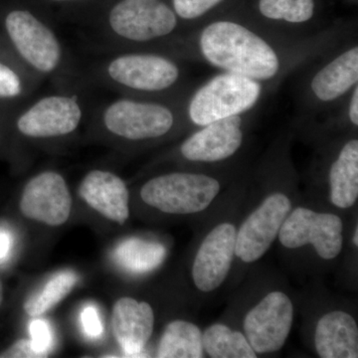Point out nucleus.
<instances>
[{"label": "nucleus", "mask_w": 358, "mask_h": 358, "mask_svg": "<svg viewBox=\"0 0 358 358\" xmlns=\"http://www.w3.org/2000/svg\"><path fill=\"white\" fill-rule=\"evenodd\" d=\"M84 333L91 338H96L103 333V324L98 310L93 306H88L81 313Z\"/></svg>", "instance_id": "30"}, {"label": "nucleus", "mask_w": 358, "mask_h": 358, "mask_svg": "<svg viewBox=\"0 0 358 358\" xmlns=\"http://www.w3.org/2000/svg\"><path fill=\"white\" fill-rule=\"evenodd\" d=\"M166 250L159 244L129 239L119 245L115 259L122 268L134 273H143L157 268L162 262Z\"/></svg>", "instance_id": "25"}, {"label": "nucleus", "mask_w": 358, "mask_h": 358, "mask_svg": "<svg viewBox=\"0 0 358 358\" xmlns=\"http://www.w3.org/2000/svg\"><path fill=\"white\" fill-rule=\"evenodd\" d=\"M30 336L35 352H38L40 357H46L52 345V331L48 322L42 320H33L30 324Z\"/></svg>", "instance_id": "29"}, {"label": "nucleus", "mask_w": 358, "mask_h": 358, "mask_svg": "<svg viewBox=\"0 0 358 358\" xmlns=\"http://www.w3.org/2000/svg\"><path fill=\"white\" fill-rule=\"evenodd\" d=\"M185 98L150 100L120 96L96 107L91 115L96 128L106 136L124 143H147L187 131Z\"/></svg>", "instance_id": "6"}, {"label": "nucleus", "mask_w": 358, "mask_h": 358, "mask_svg": "<svg viewBox=\"0 0 358 358\" xmlns=\"http://www.w3.org/2000/svg\"><path fill=\"white\" fill-rule=\"evenodd\" d=\"M303 128L317 129L320 133H350L358 128V85L336 109L313 119L296 120Z\"/></svg>", "instance_id": "24"}, {"label": "nucleus", "mask_w": 358, "mask_h": 358, "mask_svg": "<svg viewBox=\"0 0 358 358\" xmlns=\"http://www.w3.org/2000/svg\"><path fill=\"white\" fill-rule=\"evenodd\" d=\"M261 107L193 129L178 148V155L189 164H220L243 148L250 127Z\"/></svg>", "instance_id": "10"}, {"label": "nucleus", "mask_w": 358, "mask_h": 358, "mask_svg": "<svg viewBox=\"0 0 358 358\" xmlns=\"http://www.w3.org/2000/svg\"><path fill=\"white\" fill-rule=\"evenodd\" d=\"M83 86L57 88L28 101L14 114V131L30 140H53L76 133L90 115Z\"/></svg>", "instance_id": "8"}, {"label": "nucleus", "mask_w": 358, "mask_h": 358, "mask_svg": "<svg viewBox=\"0 0 358 358\" xmlns=\"http://www.w3.org/2000/svg\"><path fill=\"white\" fill-rule=\"evenodd\" d=\"M20 109V108H18ZM18 109H13V108L2 107L0 106V143H1L3 134L6 133V128H11L13 126V121L14 114Z\"/></svg>", "instance_id": "32"}, {"label": "nucleus", "mask_w": 358, "mask_h": 358, "mask_svg": "<svg viewBox=\"0 0 358 358\" xmlns=\"http://www.w3.org/2000/svg\"><path fill=\"white\" fill-rule=\"evenodd\" d=\"M54 18L73 22L78 16L103 2V0H35Z\"/></svg>", "instance_id": "28"}, {"label": "nucleus", "mask_w": 358, "mask_h": 358, "mask_svg": "<svg viewBox=\"0 0 358 358\" xmlns=\"http://www.w3.org/2000/svg\"><path fill=\"white\" fill-rule=\"evenodd\" d=\"M291 210V200L286 194L275 192L268 195L238 231L235 255L245 263L262 258L279 235Z\"/></svg>", "instance_id": "13"}, {"label": "nucleus", "mask_w": 358, "mask_h": 358, "mask_svg": "<svg viewBox=\"0 0 358 358\" xmlns=\"http://www.w3.org/2000/svg\"><path fill=\"white\" fill-rule=\"evenodd\" d=\"M315 16V0H257L255 18L247 20L277 34L301 37L317 32Z\"/></svg>", "instance_id": "16"}, {"label": "nucleus", "mask_w": 358, "mask_h": 358, "mask_svg": "<svg viewBox=\"0 0 358 358\" xmlns=\"http://www.w3.org/2000/svg\"><path fill=\"white\" fill-rule=\"evenodd\" d=\"M25 217L60 226L70 217L72 196L65 178L57 171H42L28 180L20 199Z\"/></svg>", "instance_id": "14"}, {"label": "nucleus", "mask_w": 358, "mask_h": 358, "mask_svg": "<svg viewBox=\"0 0 358 358\" xmlns=\"http://www.w3.org/2000/svg\"><path fill=\"white\" fill-rule=\"evenodd\" d=\"M1 38H2L1 33H0V43H1Z\"/></svg>", "instance_id": "36"}, {"label": "nucleus", "mask_w": 358, "mask_h": 358, "mask_svg": "<svg viewBox=\"0 0 358 358\" xmlns=\"http://www.w3.org/2000/svg\"><path fill=\"white\" fill-rule=\"evenodd\" d=\"M237 231L230 223H221L205 237L192 267V278L199 291L218 289L227 278L235 256Z\"/></svg>", "instance_id": "15"}, {"label": "nucleus", "mask_w": 358, "mask_h": 358, "mask_svg": "<svg viewBox=\"0 0 358 358\" xmlns=\"http://www.w3.org/2000/svg\"><path fill=\"white\" fill-rule=\"evenodd\" d=\"M352 31L346 25L336 24L308 36H286L264 29L243 16H220L181 33L155 51L250 78L275 92L286 78Z\"/></svg>", "instance_id": "1"}, {"label": "nucleus", "mask_w": 358, "mask_h": 358, "mask_svg": "<svg viewBox=\"0 0 358 358\" xmlns=\"http://www.w3.org/2000/svg\"><path fill=\"white\" fill-rule=\"evenodd\" d=\"M54 20L35 0H11L0 10V33L29 69L50 79L57 88L85 85Z\"/></svg>", "instance_id": "4"}, {"label": "nucleus", "mask_w": 358, "mask_h": 358, "mask_svg": "<svg viewBox=\"0 0 358 358\" xmlns=\"http://www.w3.org/2000/svg\"><path fill=\"white\" fill-rule=\"evenodd\" d=\"M79 195L89 206L110 220L122 225L129 218L128 186L112 171H90L82 179Z\"/></svg>", "instance_id": "17"}, {"label": "nucleus", "mask_w": 358, "mask_h": 358, "mask_svg": "<svg viewBox=\"0 0 358 358\" xmlns=\"http://www.w3.org/2000/svg\"><path fill=\"white\" fill-rule=\"evenodd\" d=\"M355 134H345L327 169L331 202L341 209L350 208L358 199V140Z\"/></svg>", "instance_id": "19"}, {"label": "nucleus", "mask_w": 358, "mask_h": 358, "mask_svg": "<svg viewBox=\"0 0 358 358\" xmlns=\"http://www.w3.org/2000/svg\"><path fill=\"white\" fill-rule=\"evenodd\" d=\"M185 32L214 20L213 13L227 0H169Z\"/></svg>", "instance_id": "27"}, {"label": "nucleus", "mask_w": 358, "mask_h": 358, "mask_svg": "<svg viewBox=\"0 0 358 358\" xmlns=\"http://www.w3.org/2000/svg\"><path fill=\"white\" fill-rule=\"evenodd\" d=\"M44 80L14 54L2 36L0 43V106L13 109L22 107L31 100L33 94Z\"/></svg>", "instance_id": "20"}, {"label": "nucleus", "mask_w": 358, "mask_h": 358, "mask_svg": "<svg viewBox=\"0 0 358 358\" xmlns=\"http://www.w3.org/2000/svg\"><path fill=\"white\" fill-rule=\"evenodd\" d=\"M274 93L255 80L221 72L196 84L185 101L186 128L195 129L226 117L244 114L261 107Z\"/></svg>", "instance_id": "7"}, {"label": "nucleus", "mask_w": 358, "mask_h": 358, "mask_svg": "<svg viewBox=\"0 0 358 358\" xmlns=\"http://www.w3.org/2000/svg\"><path fill=\"white\" fill-rule=\"evenodd\" d=\"M2 301H3V286H2L1 279H0V306H1Z\"/></svg>", "instance_id": "35"}, {"label": "nucleus", "mask_w": 358, "mask_h": 358, "mask_svg": "<svg viewBox=\"0 0 358 358\" xmlns=\"http://www.w3.org/2000/svg\"><path fill=\"white\" fill-rule=\"evenodd\" d=\"M294 307L282 292L267 294L244 320L247 341L257 355L279 352L291 333Z\"/></svg>", "instance_id": "12"}, {"label": "nucleus", "mask_w": 358, "mask_h": 358, "mask_svg": "<svg viewBox=\"0 0 358 358\" xmlns=\"http://www.w3.org/2000/svg\"><path fill=\"white\" fill-rule=\"evenodd\" d=\"M112 326L122 352L128 357H138L154 331V310L145 301L120 299L113 308Z\"/></svg>", "instance_id": "18"}, {"label": "nucleus", "mask_w": 358, "mask_h": 358, "mask_svg": "<svg viewBox=\"0 0 358 358\" xmlns=\"http://www.w3.org/2000/svg\"><path fill=\"white\" fill-rule=\"evenodd\" d=\"M315 345L322 358H357V322L341 310L327 313L315 327Z\"/></svg>", "instance_id": "21"}, {"label": "nucleus", "mask_w": 358, "mask_h": 358, "mask_svg": "<svg viewBox=\"0 0 358 358\" xmlns=\"http://www.w3.org/2000/svg\"><path fill=\"white\" fill-rule=\"evenodd\" d=\"M38 358L40 355L33 348L31 339L22 338L0 353V358Z\"/></svg>", "instance_id": "31"}, {"label": "nucleus", "mask_w": 358, "mask_h": 358, "mask_svg": "<svg viewBox=\"0 0 358 358\" xmlns=\"http://www.w3.org/2000/svg\"><path fill=\"white\" fill-rule=\"evenodd\" d=\"M220 190V180L210 174L173 171L148 179L141 188V197L164 213L193 214L208 208Z\"/></svg>", "instance_id": "9"}, {"label": "nucleus", "mask_w": 358, "mask_h": 358, "mask_svg": "<svg viewBox=\"0 0 358 358\" xmlns=\"http://www.w3.org/2000/svg\"><path fill=\"white\" fill-rule=\"evenodd\" d=\"M296 120L313 119L338 108L358 85V42L352 31L300 70Z\"/></svg>", "instance_id": "5"}, {"label": "nucleus", "mask_w": 358, "mask_h": 358, "mask_svg": "<svg viewBox=\"0 0 358 358\" xmlns=\"http://www.w3.org/2000/svg\"><path fill=\"white\" fill-rule=\"evenodd\" d=\"M73 22L96 54L155 50L185 32L169 0H103Z\"/></svg>", "instance_id": "2"}, {"label": "nucleus", "mask_w": 358, "mask_h": 358, "mask_svg": "<svg viewBox=\"0 0 358 358\" xmlns=\"http://www.w3.org/2000/svg\"><path fill=\"white\" fill-rule=\"evenodd\" d=\"M203 350L213 358H256L246 336L224 324H212L202 336Z\"/></svg>", "instance_id": "23"}, {"label": "nucleus", "mask_w": 358, "mask_h": 358, "mask_svg": "<svg viewBox=\"0 0 358 358\" xmlns=\"http://www.w3.org/2000/svg\"><path fill=\"white\" fill-rule=\"evenodd\" d=\"M343 229L338 216L299 207L289 212L278 236L286 248H301L310 244L320 258L331 260L343 249Z\"/></svg>", "instance_id": "11"}, {"label": "nucleus", "mask_w": 358, "mask_h": 358, "mask_svg": "<svg viewBox=\"0 0 358 358\" xmlns=\"http://www.w3.org/2000/svg\"><path fill=\"white\" fill-rule=\"evenodd\" d=\"M76 282L77 275L71 271H63L54 275L38 293L25 301V313L31 317H37L48 312L72 291Z\"/></svg>", "instance_id": "26"}, {"label": "nucleus", "mask_w": 358, "mask_h": 358, "mask_svg": "<svg viewBox=\"0 0 358 358\" xmlns=\"http://www.w3.org/2000/svg\"><path fill=\"white\" fill-rule=\"evenodd\" d=\"M10 235L0 231V262H1L2 260H6L7 256H8L9 251H10Z\"/></svg>", "instance_id": "33"}, {"label": "nucleus", "mask_w": 358, "mask_h": 358, "mask_svg": "<svg viewBox=\"0 0 358 358\" xmlns=\"http://www.w3.org/2000/svg\"><path fill=\"white\" fill-rule=\"evenodd\" d=\"M157 357H203L201 331L192 322L185 320L171 322L167 324L160 338Z\"/></svg>", "instance_id": "22"}, {"label": "nucleus", "mask_w": 358, "mask_h": 358, "mask_svg": "<svg viewBox=\"0 0 358 358\" xmlns=\"http://www.w3.org/2000/svg\"><path fill=\"white\" fill-rule=\"evenodd\" d=\"M81 73L85 84L150 100L185 99L195 86L187 62L155 50L100 53Z\"/></svg>", "instance_id": "3"}, {"label": "nucleus", "mask_w": 358, "mask_h": 358, "mask_svg": "<svg viewBox=\"0 0 358 358\" xmlns=\"http://www.w3.org/2000/svg\"><path fill=\"white\" fill-rule=\"evenodd\" d=\"M353 244L355 245V246H357L358 245V228H355V234H353Z\"/></svg>", "instance_id": "34"}]
</instances>
